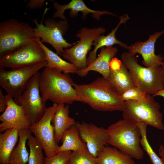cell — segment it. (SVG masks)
<instances>
[{"mask_svg":"<svg viewBox=\"0 0 164 164\" xmlns=\"http://www.w3.org/2000/svg\"><path fill=\"white\" fill-rule=\"evenodd\" d=\"M161 66L163 70L164 71V62H163V64Z\"/></svg>","mask_w":164,"mask_h":164,"instance_id":"d590c367","label":"cell"},{"mask_svg":"<svg viewBox=\"0 0 164 164\" xmlns=\"http://www.w3.org/2000/svg\"><path fill=\"white\" fill-rule=\"evenodd\" d=\"M106 129L108 144L132 158L138 160L143 158L144 150L140 144L141 131L137 124L123 118Z\"/></svg>","mask_w":164,"mask_h":164,"instance_id":"3957f363","label":"cell"},{"mask_svg":"<svg viewBox=\"0 0 164 164\" xmlns=\"http://www.w3.org/2000/svg\"><path fill=\"white\" fill-rule=\"evenodd\" d=\"M100 49V53L95 60L84 69L77 71L76 73L82 77L86 75L90 71H94L108 79L110 71V63L116 55L118 50L113 46L104 47Z\"/></svg>","mask_w":164,"mask_h":164,"instance_id":"e0dca14e","label":"cell"},{"mask_svg":"<svg viewBox=\"0 0 164 164\" xmlns=\"http://www.w3.org/2000/svg\"><path fill=\"white\" fill-rule=\"evenodd\" d=\"M73 82L68 73L54 68L45 67L40 73L39 87L43 102L50 100L53 103L72 104L81 100L72 85Z\"/></svg>","mask_w":164,"mask_h":164,"instance_id":"7a4b0ae2","label":"cell"},{"mask_svg":"<svg viewBox=\"0 0 164 164\" xmlns=\"http://www.w3.org/2000/svg\"><path fill=\"white\" fill-rule=\"evenodd\" d=\"M45 0H30L27 4L26 7L31 9H41L44 6Z\"/></svg>","mask_w":164,"mask_h":164,"instance_id":"4dcf8cb0","label":"cell"},{"mask_svg":"<svg viewBox=\"0 0 164 164\" xmlns=\"http://www.w3.org/2000/svg\"><path fill=\"white\" fill-rule=\"evenodd\" d=\"M105 32V29L103 27H82L76 34L79 41L71 47L64 49L61 56L74 65L78 70L84 69L87 67V53L91 49L94 40Z\"/></svg>","mask_w":164,"mask_h":164,"instance_id":"ba28073f","label":"cell"},{"mask_svg":"<svg viewBox=\"0 0 164 164\" xmlns=\"http://www.w3.org/2000/svg\"><path fill=\"white\" fill-rule=\"evenodd\" d=\"M72 85L81 102L87 104L94 110L100 111H120L124 109L125 101L108 80L97 77L88 84Z\"/></svg>","mask_w":164,"mask_h":164,"instance_id":"6da1fadb","label":"cell"},{"mask_svg":"<svg viewBox=\"0 0 164 164\" xmlns=\"http://www.w3.org/2000/svg\"><path fill=\"white\" fill-rule=\"evenodd\" d=\"M156 96H160L163 97L164 98V89L159 91L153 97Z\"/></svg>","mask_w":164,"mask_h":164,"instance_id":"e575fe53","label":"cell"},{"mask_svg":"<svg viewBox=\"0 0 164 164\" xmlns=\"http://www.w3.org/2000/svg\"><path fill=\"white\" fill-rule=\"evenodd\" d=\"M53 5L56 11L53 15V18H59L61 19L67 20L64 15V12L67 9L70 10L69 16L71 18H74L77 16L79 12L82 13V19H84L87 15L91 14L92 17L97 20L100 19V17L104 15H115L108 11L96 10L88 8L82 0H72L68 3L61 5L57 2L54 1Z\"/></svg>","mask_w":164,"mask_h":164,"instance_id":"2e32d148","label":"cell"},{"mask_svg":"<svg viewBox=\"0 0 164 164\" xmlns=\"http://www.w3.org/2000/svg\"><path fill=\"white\" fill-rule=\"evenodd\" d=\"M46 63L45 61L35 65L9 70L0 68V86L12 97H18L22 94L30 78L45 67Z\"/></svg>","mask_w":164,"mask_h":164,"instance_id":"30bf717a","label":"cell"},{"mask_svg":"<svg viewBox=\"0 0 164 164\" xmlns=\"http://www.w3.org/2000/svg\"><path fill=\"white\" fill-rule=\"evenodd\" d=\"M36 40L34 28L27 23L14 18L0 23V56Z\"/></svg>","mask_w":164,"mask_h":164,"instance_id":"5b68a950","label":"cell"},{"mask_svg":"<svg viewBox=\"0 0 164 164\" xmlns=\"http://www.w3.org/2000/svg\"><path fill=\"white\" fill-rule=\"evenodd\" d=\"M96 160L97 164H135L130 156L108 145L99 153Z\"/></svg>","mask_w":164,"mask_h":164,"instance_id":"ffe728a7","label":"cell"},{"mask_svg":"<svg viewBox=\"0 0 164 164\" xmlns=\"http://www.w3.org/2000/svg\"><path fill=\"white\" fill-rule=\"evenodd\" d=\"M107 80L121 95L129 89L136 87L128 70L123 64L119 70L110 69Z\"/></svg>","mask_w":164,"mask_h":164,"instance_id":"44dd1931","label":"cell"},{"mask_svg":"<svg viewBox=\"0 0 164 164\" xmlns=\"http://www.w3.org/2000/svg\"><path fill=\"white\" fill-rule=\"evenodd\" d=\"M79 131L75 125L71 127L63 133L57 153L64 151L88 150L85 143L79 137Z\"/></svg>","mask_w":164,"mask_h":164,"instance_id":"cb8c5ba5","label":"cell"},{"mask_svg":"<svg viewBox=\"0 0 164 164\" xmlns=\"http://www.w3.org/2000/svg\"><path fill=\"white\" fill-rule=\"evenodd\" d=\"M45 61L44 51L36 40L10 54L0 56V68L15 69L35 65Z\"/></svg>","mask_w":164,"mask_h":164,"instance_id":"7c38bea8","label":"cell"},{"mask_svg":"<svg viewBox=\"0 0 164 164\" xmlns=\"http://www.w3.org/2000/svg\"><path fill=\"white\" fill-rule=\"evenodd\" d=\"M69 164H97L96 158L88 150L72 151Z\"/></svg>","mask_w":164,"mask_h":164,"instance_id":"83f0119b","label":"cell"},{"mask_svg":"<svg viewBox=\"0 0 164 164\" xmlns=\"http://www.w3.org/2000/svg\"><path fill=\"white\" fill-rule=\"evenodd\" d=\"M159 154L161 158H164V147L162 145H161L160 146Z\"/></svg>","mask_w":164,"mask_h":164,"instance_id":"836d02e7","label":"cell"},{"mask_svg":"<svg viewBox=\"0 0 164 164\" xmlns=\"http://www.w3.org/2000/svg\"><path fill=\"white\" fill-rule=\"evenodd\" d=\"M31 133L29 129L19 130V142L10 154L9 164H26L28 162L29 153L26 144Z\"/></svg>","mask_w":164,"mask_h":164,"instance_id":"d4e9b609","label":"cell"},{"mask_svg":"<svg viewBox=\"0 0 164 164\" xmlns=\"http://www.w3.org/2000/svg\"><path fill=\"white\" fill-rule=\"evenodd\" d=\"M119 18V22L111 32L106 36L103 35H100L94 40L93 43V45L94 46V49L90 52L89 56L87 58V67L96 59L97 50L102 47L112 46L115 44H118L121 47L128 49V46L126 44L116 39L115 33L119 26L122 24L125 23L130 18L127 14L120 16Z\"/></svg>","mask_w":164,"mask_h":164,"instance_id":"ac0fdd59","label":"cell"},{"mask_svg":"<svg viewBox=\"0 0 164 164\" xmlns=\"http://www.w3.org/2000/svg\"><path fill=\"white\" fill-rule=\"evenodd\" d=\"M57 104L46 108L41 119L36 123L32 124L29 129L42 147L46 157L50 158L57 153L59 147L56 142L52 120Z\"/></svg>","mask_w":164,"mask_h":164,"instance_id":"8fae6325","label":"cell"},{"mask_svg":"<svg viewBox=\"0 0 164 164\" xmlns=\"http://www.w3.org/2000/svg\"><path fill=\"white\" fill-rule=\"evenodd\" d=\"M72 151H64L58 153L50 158H45L44 164H69Z\"/></svg>","mask_w":164,"mask_h":164,"instance_id":"f546056e","label":"cell"},{"mask_svg":"<svg viewBox=\"0 0 164 164\" xmlns=\"http://www.w3.org/2000/svg\"><path fill=\"white\" fill-rule=\"evenodd\" d=\"M32 133H30L28 139L30 151L28 164H44L45 158L43 148Z\"/></svg>","mask_w":164,"mask_h":164,"instance_id":"484cf974","label":"cell"},{"mask_svg":"<svg viewBox=\"0 0 164 164\" xmlns=\"http://www.w3.org/2000/svg\"><path fill=\"white\" fill-rule=\"evenodd\" d=\"M7 107V104L5 96L4 95L2 89H0V112H4Z\"/></svg>","mask_w":164,"mask_h":164,"instance_id":"d6a6232c","label":"cell"},{"mask_svg":"<svg viewBox=\"0 0 164 164\" xmlns=\"http://www.w3.org/2000/svg\"><path fill=\"white\" fill-rule=\"evenodd\" d=\"M32 21L36 26L34 30L36 37L41 38V43L51 45L59 55H61L64 49L70 48L76 43H69L63 38L69 27L67 20L48 18L44 20L43 23H39L36 19Z\"/></svg>","mask_w":164,"mask_h":164,"instance_id":"52a82bcc","label":"cell"},{"mask_svg":"<svg viewBox=\"0 0 164 164\" xmlns=\"http://www.w3.org/2000/svg\"><path fill=\"white\" fill-rule=\"evenodd\" d=\"M153 97L149 94L141 101H125L122 111L123 118L136 124L143 123L159 130H164L162 114L160 111L161 106Z\"/></svg>","mask_w":164,"mask_h":164,"instance_id":"8992f818","label":"cell"},{"mask_svg":"<svg viewBox=\"0 0 164 164\" xmlns=\"http://www.w3.org/2000/svg\"><path fill=\"white\" fill-rule=\"evenodd\" d=\"M140 128L141 138L140 144L143 149L148 155L152 164H164V158H160L154 151L148 140L146 135L147 125L143 123L137 124Z\"/></svg>","mask_w":164,"mask_h":164,"instance_id":"4316f807","label":"cell"},{"mask_svg":"<svg viewBox=\"0 0 164 164\" xmlns=\"http://www.w3.org/2000/svg\"><path fill=\"white\" fill-rule=\"evenodd\" d=\"M86 144L89 152L96 158L99 153L108 144L106 129L85 122H76L74 125Z\"/></svg>","mask_w":164,"mask_h":164,"instance_id":"4fadbf2b","label":"cell"},{"mask_svg":"<svg viewBox=\"0 0 164 164\" xmlns=\"http://www.w3.org/2000/svg\"><path fill=\"white\" fill-rule=\"evenodd\" d=\"M121 61L128 70L137 87L153 97L164 89V71L161 66L143 67L138 63L135 56L123 52Z\"/></svg>","mask_w":164,"mask_h":164,"instance_id":"277c9868","label":"cell"},{"mask_svg":"<svg viewBox=\"0 0 164 164\" xmlns=\"http://www.w3.org/2000/svg\"><path fill=\"white\" fill-rule=\"evenodd\" d=\"M36 40L43 50L45 54L47 62L45 67L56 69L65 73H76L78 70L74 65L62 59L56 53L41 43L39 38L36 37Z\"/></svg>","mask_w":164,"mask_h":164,"instance_id":"603a6c76","label":"cell"},{"mask_svg":"<svg viewBox=\"0 0 164 164\" xmlns=\"http://www.w3.org/2000/svg\"><path fill=\"white\" fill-rule=\"evenodd\" d=\"M5 97L7 107L0 116V132L12 128L19 130L29 129L32 123L23 108L9 95L7 94Z\"/></svg>","mask_w":164,"mask_h":164,"instance_id":"5bb4252c","label":"cell"},{"mask_svg":"<svg viewBox=\"0 0 164 164\" xmlns=\"http://www.w3.org/2000/svg\"><path fill=\"white\" fill-rule=\"evenodd\" d=\"M40 75L39 71L35 74L28 81L22 94L14 98L16 103L23 108L32 124L41 119L46 108L40 95Z\"/></svg>","mask_w":164,"mask_h":164,"instance_id":"9c48e42d","label":"cell"},{"mask_svg":"<svg viewBox=\"0 0 164 164\" xmlns=\"http://www.w3.org/2000/svg\"><path fill=\"white\" fill-rule=\"evenodd\" d=\"M123 64L121 60L114 57L111 59L110 63V69L113 71L119 70L121 69Z\"/></svg>","mask_w":164,"mask_h":164,"instance_id":"1f68e13d","label":"cell"},{"mask_svg":"<svg viewBox=\"0 0 164 164\" xmlns=\"http://www.w3.org/2000/svg\"><path fill=\"white\" fill-rule=\"evenodd\" d=\"M164 34V30L149 35L145 42L138 41L128 46L127 50L130 54L135 56L140 54L143 58L142 63L146 67L161 66L164 58L161 55L155 53V46L157 39Z\"/></svg>","mask_w":164,"mask_h":164,"instance_id":"9a60e30c","label":"cell"},{"mask_svg":"<svg viewBox=\"0 0 164 164\" xmlns=\"http://www.w3.org/2000/svg\"><path fill=\"white\" fill-rule=\"evenodd\" d=\"M148 94L135 87L126 91L121 96L125 101H140L145 99Z\"/></svg>","mask_w":164,"mask_h":164,"instance_id":"f1b7e54d","label":"cell"},{"mask_svg":"<svg viewBox=\"0 0 164 164\" xmlns=\"http://www.w3.org/2000/svg\"><path fill=\"white\" fill-rule=\"evenodd\" d=\"M69 113L68 104H57L51 121L55 139L57 143L61 141L64 132L76 124L74 119L69 116Z\"/></svg>","mask_w":164,"mask_h":164,"instance_id":"d6986e66","label":"cell"},{"mask_svg":"<svg viewBox=\"0 0 164 164\" xmlns=\"http://www.w3.org/2000/svg\"><path fill=\"white\" fill-rule=\"evenodd\" d=\"M19 130L10 128L0 134V163L9 164V157L19 138Z\"/></svg>","mask_w":164,"mask_h":164,"instance_id":"7402d4cb","label":"cell"}]
</instances>
